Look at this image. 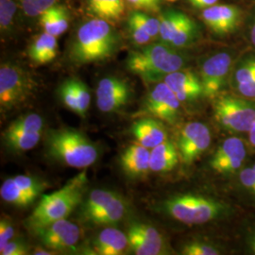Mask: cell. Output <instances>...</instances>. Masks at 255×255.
<instances>
[{"instance_id": "277c9868", "label": "cell", "mask_w": 255, "mask_h": 255, "mask_svg": "<svg viewBox=\"0 0 255 255\" xmlns=\"http://www.w3.org/2000/svg\"><path fill=\"white\" fill-rule=\"evenodd\" d=\"M119 39L107 20L96 18L78 29L70 51V58L78 64L103 62L113 56Z\"/></svg>"}, {"instance_id": "bcb514c9", "label": "cell", "mask_w": 255, "mask_h": 255, "mask_svg": "<svg viewBox=\"0 0 255 255\" xmlns=\"http://www.w3.org/2000/svg\"><path fill=\"white\" fill-rule=\"evenodd\" d=\"M246 137L250 145L253 147V149L255 150V122L253 124L250 131L247 133Z\"/></svg>"}, {"instance_id": "7a4b0ae2", "label": "cell", "mask_w": 255, "mask_h": 255, "mask_svg": "<svg viewBox=\"0 0 255 255\" xmlns=\"http://www.w3.org/2000/svg\"><path fill=\"white\" fill-rule=\"evenodd\" d=\"M187 63L188 57L181 49L161 41L129 52L126 65L129 72L146 83H157L167 75L185 68Z\"/></svg>"}, {"instance_id": "8d00e7d4", "label": "cell", "mask_w": 255, "mask_h": 255, "mask_svg": "<svg viewBox=\"0 0 255 255\" xmlns=\"http://www.w3.org/2000/svg\"><path fill=\"white\" fill-rule=\"evenodd\" d=\"M59 97L65 108L77 114L78 103L74 89L73 79L65 81L59 89Z\"/></svg>"}, {"instance_id": "9c48e42d", "label": "cell", "mask_w": 255, "mask_h": 255, "mask_svg": "<svg viewBox=\"0 0 255 255\" xmlns=\"http://www.w3.org/2000/svg\"><path fill=\"white\" fill-rule=\"evenodd\" d=\"M234 50H220L208 56L201 64L200 77L207 101L229 90V82L237 59Z\"/></svg>"}, {"instance_id": "8992f818", "label": "cell", "mask_w": 255, "mask_h": 255, "mask_svg": "<svg viewBox=\"0 0 255 255\" xmlns=\"http://www.w3.org/2000/svg\"><path fill=\"white\" fill-rule=\"evenodd\" d=\"M46 148L50 157L74 168L89 167L99 158L98 146L82 132L69 128L49 130Z\"/></svg>"}, {"instance_id": "3957f363", "label": "cell", "mask_w": 255, "mask_h": 255, "mask_svg": "<svg viewBox=\"0 0 255 255\" xmlns=\"http://www.w3.org/2000/svg\"><path fill=\"white\" fill-rule=\"evenodd\" d=\"M86 184V173L82 172L74 177L61 189L44 195L27 219L28 228L33 232L55 221L66 219L83 200Z\"/></svg>"}, {"instance_id": "7dc6e473", "label": "cell", "mask_w": 255, "mask_h": 255, "mask_svg": "<svg viewBox=\"0 0 255 255\" xmlns=\"http://www.w3.org/2000/svg\"><path fill=\"white\" fill-rule=\"evenodd\" d=\"M249 40L250 43L252 44V46H254L255 49V18L252 22V25L250 27V31H249Z\"/></svg>"}, {"instance_id": "9a60e30c", "label": "cell", "mask_w": 255, "mask_h": 255, "mask_svg": "<svg viewBox=\"0 0 255 255\" xmlns=\"http://www.w3.org/2000/svg\"><path fill=\"white\" fill-rule=\"evenodd\" d=\"M42 244L48 250H73L82 237L81 229L67 219H61L33 231Z\"/></svg>"}, {"instance_id": "5b68a950", "label": "cell", "mask_w": 255, "mask_h": 255, "mask_svg": "<svg viewBox=\"0 0 255 255\" xmlns=\"http://www.w3.org/2000/svg\"><path fill=\"white\" fill-rule=\"evenodd\" d=\"M255 154L246 136L223 135L208 156L205 170L214 180V184L221 188Z\"/></svg>"}, {"instance_id": "60d3db41", "label": "cell", "mask_w": 255, "mask_h": 255, "mask_svg": "<svg viewBox=\"0 0 255 255\" xmlns=\"http://www.w3.org/2000/svg\"><path fill=\"white\" fill-rule=\"evenodd\" d=\"M28 254V247L22 240H11L0 251L1 255H26Z\"/></svg>"}, {"instance_id": "ac0fdd59", "label": "cell", "mask_w": 255, "mask_h": 255, "mask_svg": "<svg viewBox=\"0 0 255 255\" xmlns=\"http://www.w3.org/2000/svg\"><path fill=\"white\" fill-rule=\"evenodd\" d=\"M229 90L255 101V49L237 57L231 74Z\"/></svg>"}, {"instance_id": "e0dca14e", "label": "cell", "mask_w": 255, "mask_h": 255, "mask_svg": "<svg viewBox=\"0 0 255 255\" xmlns=\"http://www.w3.org/2000/svg\"><path fill=\"white\" fill-rule=\"evenodd\" d=\"M130 98L128 82L117 77H106L100 81L97 88V105L102 113H116L125 105Z\"/></svg>"}, {"instance_id": "ba28073f", "label": "cell", "mask_w": 255, "mask_h": 255, "mask_svg": "<svg viewBox=\"0 0 255 255\" xmlns=\"http://www.w3.org/2000/svg\"><path fill=\"white\" fill-rule=\"evenodd\" d=\"M213 129L204 121L192 120L182 124L175 141L181 164L190 167L206 154L213 146Z\"/></svg>"}, {"instance_id": "ab89813d", "label": "cell", "mask_w": 255, "mask_h": 255, "mask_svg": "<svg viewBox=\"0 0 255 255\" xmlns=\"http://www.w3.org/2000/svg\"><path fill=\"white\" fill-rule=\"evenodd\" d=\"M15 236V230L11 222L6 219L0 220V251L4 249Z\"/></svg>"}, {"instance_id": "f6af8a7d", "label": "cell", "mask_w": 255, "mask_h": 255, "mask_svg": "<svg viewBox=\"0 0 255 255\" xmlns=\"http://www.w3.org/2000/svg\"><path fill=\"white\" fill-rule=\"evenodd\" d=\"M219 0H189L190 4L194 8L199 9H204L214 6L218 3Z\"/></svg>"}, {"instance_id": "b9f144b4", "label": "cell", "mask_w": 255, "mask_h": 255, "mask_svg": "<svg viewBox=\"0 0 255 255\" xmlns=\"http://www.w3.org/2000/svg\"><path fill=\"white\" fill-rule=\"evenodd\" d=\"M108 20H116L122 16L124 12V0H106Z\"/></svg>"}, {"instance_id": "6da1fadb", "label": "cell", "mask_w": 255, "mask_h": 255, "mask_svg": "<svg viewBox=\"0 0 255 255\" xmlns=\"http://www.w3.org/2000/svg\"><path fill=\"white\" fill-rule=\"evenodd\" d=\"M157 209L183 228L208 229L232 236L246 212L216 184L206 189L173 192L158 202Z\"/></svg>"}, {"instance_id": "ffe728a7", "label": "cell", "mask_w": 255, "mask_h": 255, "mask_svg": "<svg viewBox=\"0 0 255 255\" xmlns=\"http://www.w3.org/2000/svg\"><path fill=\"white\" fill-rule=\"evenodd\" d=\"M119 163L128 177H144L150 171V149L139 143L128 146L120 156Z\"/></svg>"}, {"instance_id": "30bf717a", "label": "cell", "mask_w": 255, "mask_h": 255, "mask_svg": "<svg viewBox=\"0 0 255 255\" xmlns=\"http://www.w3.org/2000/svg\"><path fill=\"white\" fill-rule=\"evenodd\" d=\"M34 82L18 65L2 64L0 67V107L7 112L18 107L32 95Z\"/></svg>"}, {"instance_id": "603a6c76", "label": "cell", "mask_w": 255, "mask_h": 255, "mask_svg": "<svg viewBox=\"0 0 255 255\" xmlns=\"http://www.w3.org/2000/svg\"><path fill=\"white\" fill-rule=\"evenodd\" d=\"M237 255H255V211L245 212L233 232Z\"/></svg>"}, {"instance_id": "681fc988", "label": "cell", "mask_w": 255, "mask_h": 255, "mask_svg": "<svg viewBox=\"0 0 255 255\" xmlns=\"http://www.w3.org/2000/svg\"><path fill=\"white\" fill-rule=\"evenodd\" d=\"M165 1H167V2H175V1H177V0H165Z\"/></svg>"}, {"instance_id": "f546056e", "label": "cell", "mask_w": 255, "mask_h": 255, "mask_svg": "<svg viewBox=\"0 0 255 255\" xmlns=\"http://www.w3.org/2000/svg\"><path fill=\"white\" fill-rule=\"evenodd\" d=\"M43 128H44L43 118L38 114L30 113L12 121L3 133L14 134V133L42 132Z\"/></svg>"}, {"instance_id": "cb8c5ba5", "label": "cell", "mask_w": 255, "mask_h": 255, "mask_svg": "<svg viewBox=\"0 0 255 255\" xmlns=\"http://www.w3.org/2000/svg\"><path fill=\"white\" fill-rule=\"evenodd\" d=\"M129 246L128 235L113 226H106L96 237L94 247L98 255H123Z\"/></svg>"}, {"instance_id": "83f0119b", "label": "cell", "mask_w": 255, "mask_h": 255, "mask_svg": "<svg viewBox=\"0 0 255 255\" xmlns=\"http://www.w3.org/2000/svg\"><path fill=\"white\" fill-rule=\"evenodd\" d=\"M119 196L118 193L106 190V189H95L88 195L82 204L81 215L85 222H87L92 217L108 205Z\"/></svg>"}, {"instance_id": "d4e9b609", "label": "cell", "mask_w": 255, "mask_h": 255, "mask_svg": "<svg viewBox=\"0 0 255 255\" xmlns=\"http://www.w3.org/2000/svg\"><path fill=\"white\" fill-rule=\"evenodd\" d=\"M127 213V202L119 195L103 209L96 213L87 223L97 226H114L124 219Z\"/></svg>"}, {"instance_id": "4fadbf2b", "label": "cell", "mask_w": 255, "mask_h": 255, "mask_svg": "<svg viewBox=\"0 0 255 255\" xmlns=\"http://www.w3.org/2000/svg\"><path fill=\"white\" fill-rule=\"evenodd\" d=\"M129 250L136 255H173L174 251L162 232L146 223H132L128 230Z\"/></svg>"}, {"instance_id": "44dd1931", "label": "cell", "mask_w": 255, "mask_h": 255, "mask_svg": "<svg viewBox=\"0 0 255 255\" xmlns=\"http://www.w3.org/2000/svg\"><path fill=\"white\" fill-rule=\"evenodd\" d=\"M164 124L155 118L139 119L132 124L130 131L139 144L151 149L168 139Z\"/></svg>"}, {"instance_id": "7bdbcfd3", "label": "cell", "mask_w": 255, "mask_h": 255, "mask_svg": "<svg viewBox=\"0 0 255 255\" xmlns=\"http://www.w3.org/2000/svg\"><path fill=\"white\" fill-rule=\"evenodd\" d=\"M89 9L93 14L97 15L99 18L108 21L107 12V2L106 0H89Z\"/></svg>"}, {"instance_id": "74e56055", "label": "cell", "mask_w": 255, "mask_h": 255, "mask_svg": "<svg viewBox=\"0 0 255 255\" xmlns=\"http://www.w3.org/2000/svg\"><path fill=\"white\" fill-rule=\"evenodd\" d=\"M16 5L13 0H0V27L1 30L8 29L15 14Z\"/></svg>"}, {"instance_id": "d6a6232c", "label": "cell", "mask_w": 255, "mask_h": 255, "mask_svg": "<svg viewBox=\"0 0 255 255\" xmlns=\"http://www.w3.org/2000/svg\"><path fill=\"white\" fill-rule=\"evenodd\" d=\"M198 38H199V27L195 23V21L189 17L182 25L180 30L177 32V34L175 35L173 40L170 43V46L178 49H182L193 45Z\"/></svg>"}, {"instance_id": "f35d334b", "label": "cell", "mask_w": 255, "mask_h": 255, "mask_svg": "<svg viewBox=\"0 0 255 255\" xmlns=\"http://www.w3.org/2000/svg\"><path fill=\"white\" fill-rule=\"evenodd\" d=\"M128 30L130 32L131 38H132L133 42L138 46L146 45L152 40L151 36L134 22L128 20Z\"/></svg>"}, {"instance_id": "7c38bea8", "label": "cell", "mask_w": 255, "mask_h": 255, "mask_svg": "<svg viewBox=\"0 0 255 255\" xmlns=\"http://www.w3.org/2000/svg\"><path fill=\"white\" fill-rule=\"evenodd\" d=\"M177 252L182 255H237L233 236L215 231L184 238Z\"/></svg>"}, {"instance_id": "f1b7e54d", "label": "cell", "mask_w": 255, "mask_h": 255, "mask_svg": "<svg viewBox=\"0 0 255 255\" xmlns=\"http://www.w3.org/2000/svg\"><path fill=\"white\" fill-rule=\"evenodd\" d=\"M189 16L185 13L176 10H167L161 14L160 21V34L159 37L162 42L170 46L171 41L180 30L182 25L187 21Z\"/></svg>"}, {"instance_id": "1f68e13d", "label": "cell", "mask_w": 255, "mask_h": 255, "mask_svg": "<svg viewBox=\"0 0 255 255\" xmlns=\"http://www.w3.org/2000/svg\"><path fill=\"white\" fill-rule=\"evenodd\" d=\"M2 138L5 145L10 150L15 152H24L29 150L38 145L41 140V132L33 133H14L7 134L3 133Z\"/></svg>"}, {"instance_id": "d590c367", "label": "cell", "mask_w": 255, "mask_h": 255, "mask_svg": "<svg viewBox=\"0 0 255 255\" xmlns=\"http://www.w3.org/2000/svg\"><path fill=\"white\" fill-rule=\"evenodd\" d=\"M21 7L27 16L41 15L46 9L54 6L57 0H19Z\"/></svg>"}, {"instance_id": "7402d4cb", "label": "cell", "mask_w": 255, "mask_h": 255, "mask_svg": "<svg viewBox=\"0 0 255 255\" xmlns=\"http://www.w3.org/2000/svg\"><path fill=\"white\" fill-rule=\"evenodd\" d=\"M180 164L179 150L173 140L167 139L150 149V171L152 172L169 173Z\"/></svg>"}, {"instance_id": "836d02e7", "label": "cell", "mask_w": 255, "mask_h": 255, "mask_svg": "<svg viewBox=\"0 0 255 255\" xmlns=\"http://www.w3.org/2000/svg\"><path fill=\"white\" fill-rule=\"evenodd\" d=\"M129 21L134 22L147 32L152 39H155L160 34V21L159 18H153L141 11H134L130 14Z\"/></svg>"}, {"instance_id": "8fae6325", "label": "cell", "mask_w": 255, "mask_h": 255, "mask_svg": "<svg viewBox=\"0 0 255 255\" xmlns=\"http://www.w3.org/2000/svg\"><path fill=\"white\" fill-rule=\"evenodd\" d=\"M144 109L152 118L170 126H177L182 122L184 111L181 101L164 81L157 82L148 92Z\"/></svg>"}, {"instance_id": "52a82bcc", "label": "cell", "mask_w": 255, "mask_h": 255, "mask_svg": "<svg viewBox=\"0 0 255 255\" xmlns=\"http://www.w3.org/2000/svg\"><path fill=\"white\" fill-rule=\"evenodd\" d=\"M210 102L214 122L223 135L246 136L255 122V101L225 90Z\"/></svg>"}, {"instance_id": "e575fe53", "label": "cell", "mask_w": 255, "mask_h": 255, "mask_svg": "<svg viewBox=\"0 0 255 255\" xmlns=\"http://www.w3.org/2000/svg\"><path fill=\"white\" fill-rule=\"evenodd\" d=\"M74 89L78 103L77 115L80 117H85L87 111L90 107L91 96L88 87L83 82L73 79Z\"/></svg>"}, {"instance_id": "5bb4252c", "label": "cell", "mask_w": 255, "mask_h": 255, "mask_svg": "<svg viewBox=\"0 0 255 255\" xmlns=\"http://www.w3.org/2000/svg\"><path fill=\"white\" fill-rule=\"evenodd\" d=\"M164 82L181 101L184 110H194L203 101H207L199 74L182 68L167 75Z\"/></svg>"}, {"instance_id": "4316f807", "label": "cell", "mask_w": 255, "mask_h": 255, "mask_svg": "<svg viewBox=\"0 0 255 255\" xmlns=\"http://www.w3.org/2000/svg\"><path fill=\"white\" fill-rule=\"evenodd\" d=\"M40 24L46 33L60 36L68 28V11L63 6L54 5L40 15Z\"/></svg>"}, {"instance_id": "2e32d148", "label": "cell", "mask_w": 255, "mask_h": 255, "mask_svg": "<svg viewBox=\"0 0 255 255\" xmlns=\"http://www.w3.org/2000/svg\"><path fill=\"white\" fill-rule=\"evenodd\" d=\"M247 212L255 211V154L249 163L221 187Z\"/></svg>"}, {"instance_id": "484cf974", "label": "cell", "mask_w": 255, "mask_h": 255, "mask_svg": "<svg viewBox=\"0 0 255 255\" xmlns=\"http://www.w3.org/2000/svg\"><path fill=\"white\" fill-rule=\"evenodd\" d=\"M57 37L44 32L32 42L28 49V55L35 64H48L54 60L57 55Z\"/></svg>"}, {"instance_id": "c3c4849f", "label": "cell", "mask_w": 255, "mask_h": 255, "mask_svg": "<svg viewBox=\"0 0 255 255\" xmlns=\"http://www.w3.org/2000/svg\"><path fill=\"white\" fill-rule=\"evenodd\" d=\"M33 255H53V253H50L47 250H44V249H37L33 252Z\"/></svg>"}, {"instance_id": "ee69618b", "label": "cell", "mask_w": 255, "mask_h": 255, "mask_svg": "<svg viewBox=\"0 0 255 255\" xmlns=\"http://www.w3.org/2000/svg\"><path fill=\"white\" fill-rule=\"evenodd\" d=\"M128 2L137 9L154 10L158 8L160 0H127Z\"/></svg>"}, {"instance_id": "4dcf8cb0", "label": "cell", "mask_w": 255, "mask_h": 255, "mask_svg": "<svg viewBox=\"0 0 255 255\" xmlns=\"http://www.w3.org/2000/svg\"><path fill=\"white\" fill-rule=\"evenodd\" d=\"M1 199L7 203L19 208H25L32 204L35 200L21 191L10 178L5 180L0 187Z\"/></svg>"}, {"instance_id": "d6986e66", "label": "cell", "mask_w": 255, "mask_h": 255, "mask_svg": "<svg viewBox=\"0 0 255 255\" xmlns=\"http://www.w3.org/2000/svg\"><path fill=\"white\" fill-rule=\"evenodd\" d=\"M201 17L210 30L219 36L234 33L242 21V10L236 5H214L203 9Z\"/></svg>"}]
</instances>
